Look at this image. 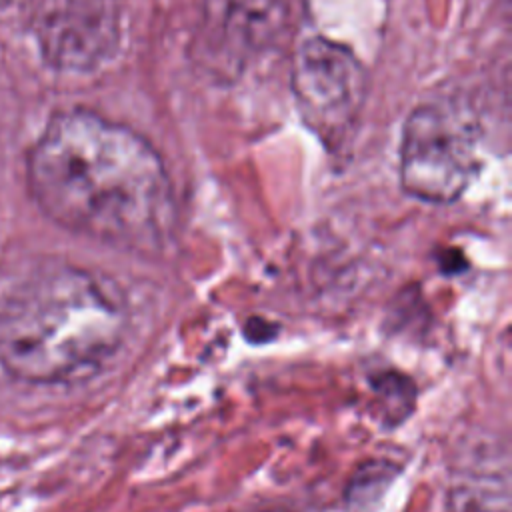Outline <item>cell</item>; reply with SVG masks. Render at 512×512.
<instances>
[{
  "mask_svg": "<svg viewBox=\"0 0 512 512\" xmlns=\"http://www.w3.org/2000/svg\"><path fill=\"white\" fill-rule=\"evenodd\" d=\"M26 182L54 224L118 250H160L174 226L172 182L158 152L90 110L50 118L28 154Z\"/></svg>",
  "mask_w": 512,
  "mask_h": 512,
  "instance_id": "obj_1",
  "label": "cell"
},
{
  "mask_svg": "<svg viewBox=\"0 0 512 512\" xmlns=\"http://www.w3.org/2000/svg\"><path fill=\"white\" fill-rule=\"evenodd\" d=\"M128 308L118 286L58 256L0 262V368L26 384L92 378L118 352Z\"/></svg>",
  "mask_w": 512,
  "mask_h": 512,
  "instance_id": "obj_2",
  "label": "cell"
},
{
  "mask_svg": "<svg viewBox=\"0 0 512 512\" xmlns=\"http://www.w3.org/2000/svg\"><path fill=\"white\" fill-rule=\"evenodd\" d=\"M476 172L472 128L440 104L412 110L402 130L400 184L416 200L448 204L462 196Z\"/></svg>",
  "mask_w": 512,
  "mask_h": 512,
  "instance_id": "obj_3",
  "label": "cell"
},
{
  "mask_svg": "<svg viewBox=\"0 0 512 512\" xmlns=\"http://www.w3.org/2000/svg\"><path fill=\"white\" fill-rule=\"evenodd\" d=\"M292 92L308 130L326 146L338 148L358 126L368 78L352 50L314 36L304 40L294 54Z\"/></svg>",
  "mask_w": 512,
  "mask_h": 512,
  "instance_id": "obj_4",
  "label": "cell"
},
{
  "mask_svg": "<svg viewBox=\"0 0 512 512\" xmlns=\"http://www.w3.org/2000/svg\"><path fill=\"white\" fill-rule=\"evenodd\" d=\"M36 38L44 60L66 72H88L104 64L120 42L114 0H44L36 16Z\"/></svg>",
  "mask_w": 512,
  "mask_h": 512,
  "instance_id": "obj_5",
  "label": "cell"
},
{
  "mask_svg": "<svg viewBox=\"0 0 512 512\" xmlns=\"http://www.w3.org/2000/svg\"><path fill=\"white\" fill-rule=\"evenodd\" d=\"M226 46L238 58L274 50L288 30L286 0H226L222 14Z\"/></svg>",
  "mask_w": 512,
  "mask_h": 512,
  "instance_id": "obj_6",
  "label": "cell"
},
{
  "mask_svg": "<svg viewBox=\"0 0 512 512\" xmlns=\"http://www.w3.org/2000/svg\"><path fill=\"white\" fill-rule=\"evenodd\" d=\"M448 508L450 512H510L506 470L462 476L450 492Z\"/></svg>",
  "mask_w": 512,
  "mask_h": 512,
  "instance_id": "obj_7",
  "label": "cell"
},
{
  "mask_svg": "<svg viewBox=\"0 0 512 512\" xmlns=\"http://www.w3.org/2000/svg\"><path fill=\"white\" fill-rule=\"evenodd\" d=\"M8 2H10V0H0V8H4Z\"/></svg>",
  "mask_w": 512,
  "mask_h": 512,
  "instance_id": "obj_8",
  "label": "cell"
}]
</instances>
